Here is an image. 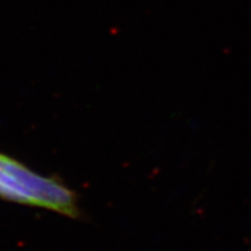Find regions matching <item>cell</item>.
Wrapping results in <instances>:
<instances>
[{"instance_id": "6da1fadb", "label": "cell", "mask_w": 251, "mask_h": 251, "mask_svg": "<svg viewBox=\"0 0 251 251\" xmlns=\"http://www.w3.org/2000/svg\"><path fill=\"white\" fill-rule=\"evenodd\" d=\"M0 198L20 205L49 209L76 219L80 215L77 196L58 179L46 177L0 152Z\"/></svg>"}]
</instances>
